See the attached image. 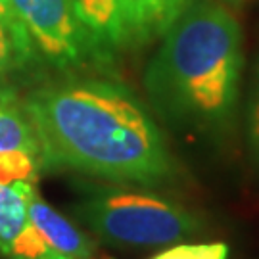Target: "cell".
<instances>
[{
	"instance_id": "1",
	"label": "cell",
	"mask_w": 259,
	"mask_h": 259,
	"mask_svg": "<svg viewBox=\"0 0 259 259\" xmlns=\"http://www.w3.org/2000/svg\"><path fill=\"white\" fill-rule=\"evenodd\" d=\"M40 165L142 188L165 186L179 165L150 111L129 89L77 79L42 87L23 102Z\"/></svg>"
},
{
	"instance_id": "2",
	"label": "cell",
	"mask_w": 259,
	"mask_h": 259,
	"mask_svg": "<svg viewBox=\"0 0 259 259\" xmlns=\"http://www.w3.org/2000/svg\"><path fill=\"white\" fill-rule=\"evenodd\" d=\"M159 38L144 71L152 108L179 129L227 133L244 67L240 23L221 4L194 2Z\"/></svg>"
},
{
	"instance_id": "3",
	"label": "cell",
	"mask_w": 259,
	"mask_h": 259,
	"mask_svg": "<svg viewBox=\"0 0 259 259\" xmlns=\"http://www.w3.org/2000/svg\"><path fill=\"white\" fill-rule=\"evenodd\" d=\"M73 211L102 242L123 248H163L204 232L200 217L148 188L104 186Z\"/></svg>"
},
{
	"instance_id": "4",
	"label": "cell",
	"mask_w": 259,
	"mask_h": 259,
	"mask_svg": "<svg viewBox=\"0 0 259 259\" xmlns=\"http://www.w3.org/2000/svg\"><path fill=\"white\" fill-rule=\"evenodd\" d=\"M12 8L33 50L54 67H75L93 54L71 0H12Z\"/></svg>"
},
{
	"instance_id": "5",
	"label": "cell",
	"mask_w": 259,
	"mask_h": 259,
	"mask_svg": "<svg viewBox=\"0 0 259 259\" xmlns=\"http://www.w3.org/2000/svg\"><path fill=\"white\" fill-rule=\"evenodd\" d=\"M35 183L0 185V253L6 259L60 257L29 219L27 192Z\"/></svg>"
},
{
	"instance_id": "6",
	"label": "cell",
	"mask_w": 259,
	"mask_h": 259,
	"mask_svg": "<svg viewBox=\"0 0 259 259\" xmlns=\"http://www.w3.org/2000/svg\"><path fill=\"white\" fill-rule=\"evenodd\" d=\"M91 52L110 58L129 45V0H71Z\"/></svg>"
},
{
	"instance_id": "7",
	"label": "cell",
	"mask_w": 259,
	"mask_h": 259,
	"mask_svg": "<svg viewBox=\"0 0 259 259\" xmlns=\"http://www.w3.org/2000/svg\"><path fill=\"white\" fill-rule=\"evenodd\" d=\"M29 219L40 232L48 246L64 259H94L96 246L89 234H84L64 213H60L40 198L35 185L27 192Z\"/></svg>"
},
{
	"instance_id": "8",
	"label": "cell",
	"mask_w": 259,
	"mask_h": 259,
	"mask_svg": "<svg viewBox=\"0 0 259 259\" xmlns=\"http://www.w3.org/2000/svg\"><path fill=\"white\" fill-rule=\"evenodd\" d=\"M196 0H129V45L159 38Z\"/></svg>"
},
{
	"instance_id": "9",
	"label": "cell",
	"mask_w": 259,
	"mask_h": 259,
	"mask_svg": "<svg viewBox=\"0 0 259 259\" xmlns=\"http://www.w3.org/2000/svg\"><path fill=\"white\" fill-rule=\"evenodd\" d=\"M6 152H25L40 159L37 135L23 104L10 91L0 89V154Z\"/></svg>"
},
{
	"instance_id": "10",
	"label": "cell",
	"mask_w": 259,
	"mask_h": 259,
	"mask_svg": "<svg viewBox=\"0 0 259 259\" xmlns=\"http://www.w3.org/2000/svg\"><path fill=\"white\" fill-rule=\"evenodd\" d=\"M40 167V159L25 152L0 154V185L37 183Z\"/></svg>"
},
{
	"instance_id": "11",
	"label": "cell",
	"mask_w": 259,
	"mask_h": 259,
	"mask_svg": "<svg viewBox=\"0 0 259 259\" xmlns=\"http://www.w3.org/2000/svg\"><path fill=\"white\" fill-rule=\"evenodd\" d=\"M152 259H229V246L225 242H200L183 244L179 242L165 248Z\"/></svg>"
},
{
	"instance_id": "12",
	"label": "cell",
	"mask_w": 259,
	"mask_h": 259,
	"mask_svg": "<svg viewBox=\"0 0 259 259\" xmlns=\"http://www.w3.org/2000/svg\"><path fill=\"white\" fill-rule=\"evenodd\" d=\"M246 142H248L251 161L259 169V65H257V71H255V81H253V89H251L250 104H248Z\"/></svg>"
},
{
	"instance_id": "13",
	"label": "cell",
	"mask_w": 259,
	"mask_h": 259,
	"mask_svg": "<svg viewBox=\"0 0 259 259\" xmlns=\"http://www.w3.org/2000/svg\"><path fill=\"white\" fill-rule=\"evenodd\" d=\"M0 21L10 31V35L14 38V42H16L18 50L21 52V56L25 58V62L31 60L35 56V50H33L31 42H29L25 31L21 29V25L16 19V14H14V8H12V0H0Z\"/></svg>"
},
{
	"instance_id": "14",
	"label": "cell",
	"mask_w": 259,
	"mask_h": 259,
	"mask_svg": "<svg viewBox=\"0 0 259 259\" xmlns=\"http://www.w3.org/2000/svg\"><path fill=\"white\" fill-rule=\"evenodd\" d=\"M23 64H25V58L18 50L10 31L0 21V79Z\"/></svg>"
},
{
	"instance_id": "15",
	"label": "cell",
	"mask_w": 259,
	"mask_h": 259,
	"mask_svg": "<svg viewBox=\"0 0 259 259\" xmlns=\"http://www.w3.org/2000/svg\"><path fill=\"white\" fill-rule=\"evenodd\" d=\"M223 2H242V0H223Z\"/></svg>"
}]
</instances>
